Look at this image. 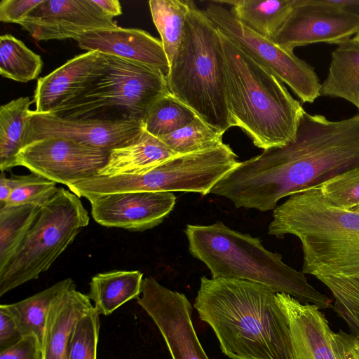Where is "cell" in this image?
Segmentation results:
<instances>
[{
	"label": "cell",
	"mask_w": 359,
	"mask_h": 359,
	"mask_svg": "<svg viewBox=\"0 0 359 359\" xmlns=\"http://www.w3.org/2000/svg\"><path fill=\"white\" fill-rule=\"evenodd\" d=\"M330 204L352 210L359 206V167L340 174L318 187Z\"/></svg>",
	"instance_id": "32"
},
{
	"label": "cell",
	"mask_w": 359,
	"mask_h": 359,
	"mask_svg": "<svg viewBox=\"0 0 359 359\" xmlns=\"http://www.w3.org/2000/svg\"><path fill=\"white\" fill-rule=\"evenodd\" d=\"M203 11L224 36L288 85L302 102L313 103L320 95L321 83L314 69L293 52L246 27L219 4L212 1Z\"/></svg>",
	"instance_id": "9"
},
{
	"label": "cell",
	"mask_w": 359,
	"mask_h": 359,
	"mask_svg": "<svg viewBox=\"0 0 359 359\" xmlns=\"http://www.w3.org/2000/svg\"><path fill=\"white\" fill-rule=\"evenodd\" d=\"M43 0H2L0 21L20 24Z\"/></svg>",
	"instance_id": "35"
},
{
	"label": "cell",
	"mask_w": 359,
	"mask_h": 359,
	"mask_svg": "<svg viewBox=\"0 0 359 359\" xmlns=\"http://www.w3.org/2000/svg\"><path fill=\"white\" fill-rule=\"evenodd\" d=\"M149 5L170 65L182 41L190 1L150 0Z\"/></svg>",
	"instance_id": "26"
},
{
	"label": "cell",
	"mask_w": 359,
	"mask_h": 359,
	"mask_svg": "<svg viewBox=\"0 0 359 359\" xmlns=\"http://www.w3.org/2000/svg\"><path fill=\"white\" fill-rule=\"evenodd\" d=\"M40 208L32 204L0 206V270L21 245Z\"/></svg>",
	"instance_id": "27"
},
{
	"label": "cell",
	"mask_w": 359,
	"mask_h": 359,
	"mask_svg": "<svg viewBox=\"0 0 359 359\" xmlns=\"http://www.w3.org/2000/svg\"><path fill=\"white\" fill-rule=\"evenodd\" d=\"M0 359H42L41 344L36 336H24L18 343L0 351Z\"/></svg>",
	"instance_id": "34"
},
{
	"label": "cell",
	"mask_w": 359,
	"mask_h": 359,
	"mask_svg": "<svg viewBox=\"0 0 359 359\" xmlns=\"http://www.w3.org/2000/svg\"><path fill=\"white\" fill-rule=\"evenodd\" d=\"M41 56L11 34L0 36V74L6 79L26 83L41 72Z\"/></svg>",
	"instance_id": "28"
},
{
	"label": "cell",
	"mask_w": 359,
	"mask_h": 359,
	"mask_svg": "<svg viewBox=\"0 0 359 359\" xmlns=\"http://www.w3.org/2000/svg\"><path fill=\"white\" fill-rule=\"evenodd\" d=\"M94 1L104 13L113 18L122 14L121 6L118 0H94Z\"/></svg>",
	"instance_id": "40"
},
{
	"label": "cell",
	"mask_w": 359,
	"mask_h": 359,
	"mask_svg": "<svg viewBox=\"0 0 359 359\" xmlns=\"http://www.w3.org/2000/svg\"><path fill=\"white\" fill-rule=\"evenodd\" d=\"M105 55V70L91 88L51 114L62 118L132 121L144 124L157 101L170 93L166 77L157 69Z\"/></svg>",
	"instance_id": "7"
},
{
	"label": "cell",
	"mask_w": 359,
	"mask_h": 359,
	"mask_svg": "<svg viewBox=\"0 0 359 359\" xmlns=\"http://www.w3.org/2000/svg\"><path fill=\"white\" fill-rule=\"evenodd\" d=\"M33 102L28 96L20 97L0 107V170L17 166V157L23 147V135Z\"/></svg>",
	"instance_id": "25"
},
{
	"label": "cell",
	"mask_w": 359,
	"mask_h": 359,
	"mask_svg": "<svg viewBox=\"0 0 359 359\" xmlns=\"http://www.w3.org/2000/svg\"><path fill=\"white\" fill-rule=\"evenodd\" d=\"M143 273L140 271H111L92 277L87 294L100 315L109 316L142 293Z\"/></svg>",
	"instance_id": "21"
},
{
	"label": "cell",
	"mask_w": 359,
	"mask_h": 359,
	"mask_svg": "<svg viewBox=\"0 0 359 359\" xmlns=\"http://www.w3.org/2000/svg\"><path fill=\"white\" fill-rule=\"evenodd\" d=\"M332 5L359 19V0H327Z\"/></svg>",
	"instance_id": "39"
},
{
	"label": "cell",
	"mask_w": 359,
	"mask_h": 359,
	"mask_svg": "<svg viewBox=\"0 0 359 359\" xmlns=\"http://www.w3.org/2000/svg\"><path fill=\"white\" fill-rule=\"evenodd\" d=\"M109 152L65 138L46 137L23 147L17 157V166L68 186L97 175L106 165Z\"/></svg>",
	"instance_id": "10"
},
{
	"label": "cell",
	"mask_w": 359,
	"mask_h": 359,
	"mask_svg": "<svg viewBox=\"0 0 359 359\" xmlns=\"http://www.w3.org/2000/svg\"><path fill=\"white\" fill-rule=\"evenodd\" d=\"M166 80L170 93L208 126L223 133L235 126L220 32L192 1Z\"/></svg>",
	"instance_id": "6"
},
{
	"label": "cell",
	"mask_w": 359,
	"mask_h": 359,
	"mask_svg": "<svg viewBox=\"0 0 359 359\" xmlns=\"http://www.w3.org/2000/svg\"><path fill=\"white\" fill-rule=\"evenodd\" d=\"M223 135L196 116L190 124L159 139L176 155H183L223 144Z\"/></svg>",
	"instance_id": "30"
},
{
	"label": "cell",
	"mask_w": 359,
	"mask_h": 359,
	"mask_svg": "<svg viewBox=\"0 0 359 359\" xmlns=\"http://www.w3.org/2000/svg\"><path fill=\"white\" fill-rule=\"evenodd\" d=\"M138 304L152 318L172 359H209L192 323V306L184 294L151 277L143 280Z\"/></svg>",
	"instance_id": "11"
},
{
	"label": "cell",
	"mask_w": 359,
	"mask_h": 359,
	"mask_svg": "<svg viewBox=\"0 0 359 359\" xmlns=\"http://www.w3.org/2000/svg\"><path fill=\"white\" fill-rule=\"evenodd\" d=\"M268 233L299 239L302 272L330 290L334 310L359 339V212L330 204L312 188L276 207Z\"/></svg>",
	"instance_id": "2"
},
{
	"label": "cell",
	"mask_w": 359,
	"mask_h": 359,
	"mask_svg": "<svg viewBox=\"0 0 359 359\" xmlns=\"http://www.w3.org/2000/svg\"><path fill=\"white\" fill-rule=\"evenodd\" d=\"M194 308L229 358L293 359L289 324L269 287L203 276Z\"/></svg>",
	"instance_id": "3"
},
{
	"label": "cell",
	"mask_w": 359,
	"mask_h": 359,
	"mask_svg": "<svg viewBox=\"0 0 359 359\" xmlns=\"http://www.w3.org/2000/svg\"><path fill=\"white\" fill-rule=\"evenodd\" d=\"M107 64L104 54L86 51L39 78L34 96V111L50 114L72 104L91 88Z\"/></svg>",
	"instance_id": "16"
},
{
	"label": "cell",
	"mask_w": 359,
	"mask_h": 359,
	"mask_svg": "<svg viewBox=\"0 0 359 359\" xmlns=\"http://www.w3.org/2000/svg\"><path fill=\"white\" fill-rule=\"evenodd\" d=\"M37 41L73 39L117 25L94 0H43L19 24Z\"/></svg>",
	"instance_id": "14"
},
{
	"label": "cell",
	"mask_w": 359,
	"mask_h": 359,
	"mask_svg": "<svg viewBox=\"0 0 359 359\" xmlns=\"http://www.w3.org/2000/svg\"><path fill=\"white\" fill-rule=\"evenodd\" d=\"M320 95L343 98L359 108V43L351 39L332 52Z\"/></svg>",
	"instance_id": "22"
},
{
	"label": "cell",
	"mask_w": 359,
	"mask_h": 359,
	"mask_svg": "<svg viewBox=\"0 0 359 359\" xmlns=\"http://www.w3.org/2000/svg\"><path fill=\"white\" fill-rule=\"evenodd\" d=\"M74 285L72 278H65L23 300L6 304L16 320L23 337L34 334L42 346L48 315L53 302Z\"/></svg>",
	"instance_id": "24"
},
{
	"label": "cell",
	"mask_w": 359,
	"mask_h": 359,
	"mask_svg": "<svg viewBox=\"0 0 359 359\" xmlns=\"http://www.w3.org/2000/svg\"><path fill=\"white\" fill-rule=\"evenodd\" d=\"M352 39L359 43V32L357 34H355Z\"/></svg>",
	"instance_id": "41"
},
{
	"label": "cell",
	"mask_w": 359,
	"mask_h": 359,
	"mask_svg": "<svg viewBox=\"0 0 359 359\" xmlns=\"http://www.w3.org/2000/svg\"><path fill=\"white\" fill-rule=\"evenodd\" d=\"M332 344L338 359H359V339L353 334L333 332Z\"/></svg>",
	"instance_id": "37"
},
{
	"label": "cell",
	"mask_w": 359,
	"mask_h": 359,
	"mask_svg": "<svg viewBox=\"0 0 359 359\" xmlns=\"http://www.w3.org/2000/svg\"><path fill=\"white\" fill-rule=\"evenodd\" d=\"M197 115L169 93L154 104L144 121V130L160 138L190 124Z\"/></svg>",
	"instance_id": "29"
},
{
	"label": "cell",
	"mask_w": 359,
	"mask_h": 359,
	"mask_svg": "<svg viewBox=\"0 0 359 359\" xmlns=\"http://www.w3.org/2000/svg\"><path fill=\"white\" fill-rule=\"evenodd\" d=\"M91 215L99 224L143 231L161 224L172 210V192H123L87 198Z\"/></svg>",
	"instance_id": "15"
},
{
	"label": "cell",
	"mask_w": 359,
	"mask_h": 359,
	"mask_svg": "<svg viewBox=\"0 0 359 359\" xmlns=\"http://www.w3.org/2000/svg\"><path fill=\"white\" fill-rule=\"evenodd\" d=\"M94 309L87 294L76 285L62 294L48 313L43 337L42 359H65L69 341L78 321Z\"/></svg>",
	"instance_id": "19"
},
{
	"label": "cell",
	"mask_w": 359,
	"mask_h": 359,
	"mask_svg": "<svg viewBox=\"0 0 359 359\" xmlns=\"http://www.w3.org/2000/svg\"><path fill=\"white\" fill-rule=\"evenodd\" d=\"M175 156L159 138L144 130L135 142L110 151L106 165L97 175L142 174Z\"/></svg>",
	"instance_id": "20"
},
{
	"label": "cell",
	"mask_w": 359,
	"mask_h": 359,
	"mask_svg": "<svg viewBox=\"0 0 359 359\" xmlns=\"http://www.w3.org/2000/svg\"><path fill=\"white\" fill-rule=\"evenodd\" d=\"M144 130V124L136 121L62 118L30 110L23 147L46 137H61L110 151L135 142Z\"/></svg>",
	"instance_id": "12"
},
{
	"label": "cell",
	"mask_w": 359,
	"mask_h": 359,
	"mask_svg": "<svg viewBox=\"0 0 359 359\" xmlns=\"http://www.w3.org/2000/svg\"><path fill=\"white\" fill-rule=\"evenodd\" d=\"M79 48L143 63L159 70L165 77L170 71L161 41L140 29L113 28L88 32L76 41Z\"/></svg>",
	"instance_id": "18"
},
{
	"label": "cell",
	"mask_w": 359,
	"mask_h": 359,
	"mask_svg": "<svg viewBox=\"0 0 359 359\" xmlns=\"http://www.w3.org/2000/svg\"><path fill=\"white\" fill-rule=\"evenodd\" d=\"M220 34L235 126L264 150L292 141L305 111L299 102L274 74Z\"/></svg>",
	"instance_id": "5"
},
{
	"label": "cell",
	"mask_w": 359,
	"mask_h": 359,
	"mask_svg": "<svg viewBox=\"0 0 359 359\" xmlns=\"http://www.w3.org/2000/svg\"><path fill=\"white\" fill-rule=\"evenodd\" d=\"M100 327L95 309L84 315L73 330L65 359H97Z\"/></svg>",
	"instance_id": "31"
},
{
	"label": "cell",
	"mask_w": 359,
	"mask_h": 359,
	"mask_svg": "<svg viewBox=\"0 0 359 359\" xmlns=\"http://www.w3.org/2000/svg\"><path fill=\"white\" fill-rule=\"evenodd\" d=\"M276 299L289 324L293 359H338L334 332L317 306L284 293H276Z\"/></svg>",
	"instance_id": "17"
},
{
	"label": "cell",
	"mask_w": 359,
	"mask_h": 359,
	"mask_svg": "<svg viewBox=\"0 0 359 359\" xmlns=\"http://www.w3.org/2000/svg\"><path fill=\"white\" fill-rule=\"evenodd\" d=\"M89 220L80 197L59 187L40 208L21 245L0 270V297L48 271Z\"/></svg>",
	"instance_id": "8"
},
{
	"label": "cell",
	"mask_w": 359,
	"mask_h": 359,
	"mask_svg": "<svg viewBox=\"0 0 359 359\" xmlns=\"http://www.w3.org/2000/svg\"><path fill=\"white\" fill-rule=\"evenodd\" d=\"M352 210H354V211H355V212H359V206H358V207H356V208H355L352 209Z\"/></svg>",
	"instance_id": "42"
},
{
	"label": "cell",
	"mask_w": 359,
	"mask_h": 359,
	"mask_svg": "<svg viewBox=\"0 0 359 359\" xmlns=\"http://www.w3.org/2000/svg\"><path fill=\"white\" fill-rule=\"evenodd\" d=\"M26 175H12L7 177L4 172L0 175V205L4 204L10 197L12 191L21 185Z\"/></svg>",
	"instance_id": "38"
},
{
	"label": "cell",
	"mask_w": 359,
	"mask_h": 359,
	"mask_svg": "<svg viewBox=\"0 0 359 359\" xmlns=\"http://www.w3.org/2000/svg\"><path fill=\"white\" fill-rule=\"evenodd\" d=\"M23 334L6 304L0 305V351L18 343Z\"/></svg>",
	"instance_id": "36"
},
{
	"label": "cell",
	"mask_w": 359,
	"mask_h": 359,
	"mask_svg": "<svg viewBox=\"0 0 359 359\" xmlns=\"http://www.w3.org/2000/svg\"><path fill=\"white\" fill-rule=\"evenodd\" d=\"M57 183L32 173L26 175L23 183L15 188L3 205L32 204L41 207L56 193Z\"/></svg>",
	"instance_id": "33"
},
{
	"label": "cell",
	"mask_w": 359,
	"mask_h": 359,
	"mask_svg": "<svg viewBox=\"0 0 359 359\" xmlns=\"http://www.w3.org/2000/svg\"><path fill=\"white\" fill-rule=\"evenodd\" d=\"M359 32V19L327 0H295L273 41L282 48L318 42L340 44Z\"/></svg>",
	"instance_id": "13"
},
{
	"label": "cell",
	"mask_w": 359,
	"mask_h": 359,
	"mask_svg": "<svg viewBox=\"0 0 359 359\" xmlns=\"http://www.w3.org/2000/svg\"><path fill=\"white\" fill-rule=\"evenodd\" d=\"M359 167V114L332 121L304 111L294 139L239 163L210 194L237 208L265 212L286 196L318 187Z\"/></svg>",
	"instance_id": "1"
},
{
	"label": "cell",
	"mask_w": 359,
	"mask_h": 359,
	"mask_svg": "<svg viewBox=\"0 0 359 359\" xmlns=\"http://www.w3.org/2000/svg\"><path fill=\"white\" fill-rule=\"evenodd\" d=\"M184 231L191 255L207 266L212 278L246 280L320 309L332 307V300L310 285L302 271L286 264L279 253L266 249L258 238L233 230L222 222L188 224Z\"/></svg>",
	"instance_id": "4"
},
{
	"label": "cell",
	"mask_w": 359,
	"mask_h": 359,
	"mask_svg": "<svg viewBox=\"0 0 359 359\" xmlns=\"http://www.w3.org/2000/svg\"><path fill=\"white\" fill-rule=\"evenodd\" d=\"M229 4L231 11L246 27L266 38L274 36L292 11L295 0H215Z\"/></svg>",
	"instance_id": "23"
},
{
	"label": "cell",
	"mask_w": 359,
	"mask_h": 359,
	"mask_svg": "<svg viewBox=\"0 0 359 359\" xmlns=\"http://www.w3.org/2000/svg\"><path fill=\"white\" fill-rule=\"evenodd\" d=\"M359 109V108H358Z\"/></svg>",
	"instance_id": "43"
}]
</instances>
